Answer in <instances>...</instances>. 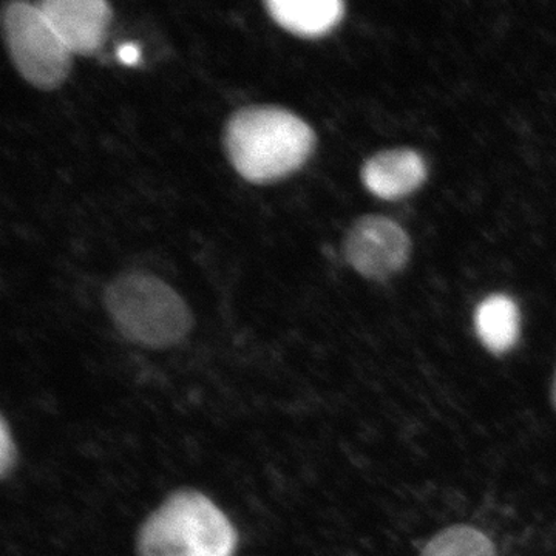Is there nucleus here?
<instances>
[{"label":"nucleus","instance_id":"nucleus-5","mask_svg":"<svg viewBox=\"0 0 556 556\" xmlns=\"http://www.w3.org/2000/svg\"><path fill=\"white\" fill-rule=\"evenodd\" d=\"M343 255L362 277L383 281L407 266L412 257V239L394 219L364 215L348 230Z\"/></svg>","mask_w":556,"mask_h":556},{"label":"nucleus","instance_id":"nucleus-10","mask_svg":"<svg viewBox=\"0 0 556 556\" xmlns=\"http://www.w3.org/2000/svg\"><path fill=\"white\" fill-rule=\"evenodd\" d=\"M420 556H496V548L477 527L459 525L431 538Z\"/></svg>","mask_w":556,"mask_h":556},{"label":"nucleus","instance_id":"nucleus-9","mask_svg":"<svg viewBox=\"0 0 556 556\" xmlns=\"http://www.w3.org/2000/svg\"><path fill=\"white\" fill-rule=\"evenodd\" d=\"M475 331L486 351L506 354L518 343L521 314L517 302L506 294H492L475 311Z\"/></svg>","mask_w":556,"mask_h":556},{"label":"nucleus","instance_id":"nucleus-11","mask_svg":"<svg viewBox=\"0 0 556 556\" xmlns=\"http://www.w3.org/2000/svg\"><path fill=\"white\" fill-rule=\"evenodd\" d=\"M16 456L14 439L11 437L9 424L3 419L2 431H0V470H2L3 477H7L9 471L13 470L14 464H16Z\"/></svg>","mask_w":556,"mask_h":556},{"label":"nucleus","instance_id":"nucleus-3","mask_svg":"<svg viewBox=\"0 0 556 556\" xmlns=\"http://www.w3.org/2000/svg\"><path fill=\"white\" fill-rule=\"evenodd\" d=\"M104 305L119 334L146 348L177 345L192 328V313L181 295L160 278L123 274L105 288Z\"/></svg>","mask_w":556,"mask_h":556},{"label":"nucleus","instance_id":"nucleus-4","mask_svg":"<svg viewBox=\"0 0 556 556\" xmlns=\"http://www.w3.org/2000/svg\"><path fill=\"white\" fill-rule=\"evenodd\" d=\"M2 33L14 68L33 87L54 90L68 78L72 53L36 3H5Z\"/></svg>","mask_w":556,"mask_h":556},{"label":"nucleus","instance_id":"nucleus-6","mask_svg":"<svg viewBox=\"0 0 556 556\" xmlns=\"http://www.w3.org/2000/svg\"><path fill=\"white\" fill-rule=\"evenodd\" d=\"M36 7L70 53L90 56L104 43L112 21L105 0H42Z\"/></svg>","mask_w":556,"mask_h":556},{"label":"nucleus","instance_id":"nucleus-13","mask_svg":"<svg viewBox=\"0 0 556 556\" xmlns=\"http://www.w3.org/2000/svg\"><path fill=\"white\" fill-rule=\"evenodd\" d=\"M552 404H554V408L556 412V371H555L554 383H552Z\"/></svg>","mask_w":556,"mask_h":556},{"label":"nucleus","instance_id":"nucleus-2","mask_svg":"<svg viewBox=\"0 0 556 556\" xmlns=\"http://www.w3.org/2000/svg\"><path fill=\"white\" fill-rule=\"evenodd\" d=\"M239 533L204 493L179 490L142 522L137 538L139 556H233Z\"/></svg>","mask_w":556,"mask_h":556},{"label":"nucleus","instance_id":"nucleus-12","mask_svg":"<svg viewBox=\"0 0 556 556\" xmlns=\"http://www.w3.org/2000/svg\"><path fill=\"white\" fill-rule=\"evenodd\" d=\"M116 56L123 64L135 65L139 61V49L135 43H124L116 50Z\"/></svg>","mask_w":556,"mask_h":556},{"label":"nucleus","instance_id":"nucleus-7","mask_svg":"<svg viewBox=\"0 0 556 556\" xmlns=\"http://www.w3.org/2000/svg\"><path fill=\"white\" fill-rule=\"evenodd\" d=\"M428 167L420 153L412 149H390L365 161L361 179L369 193L380 200H401L426 182Z\"/></svg>","mask_w":556,"mask_h":556},{"label":"nucleus","instance_id":"nucleus-1","mask_svg":"<svg viewBox=\"0 0 556 556\" xmlns=\"http://www.w3.org/2000/svg\"><path fill=\"white\" fill-rule=\"evenodd\" d=\"M306 121L277 105H249L229 116L223 134L226 156L252 185L280 181L302 169L316 149Z\"/></svg>","mask_w":556,"mask_h":556},{"label":"nucleus","instance_id":"nucleus-8","mask_svg":"<svg viewBox=\"0 0 556 556\" xmlns=\"http://www.w3.org/2000/svg\"><path fill=\"white\" fill-rule=\"evenodd\" d=\"M265 9L285 30L300 38H321L345 17L342 0H268Z\"/></svg>","mask_w":556,"mask_h":556}]
</instances>
